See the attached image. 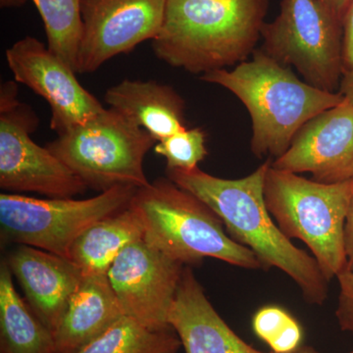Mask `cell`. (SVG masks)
<instances>
[{
  "label": "cell",
  "mask_w": 353,
  "mask_h": 353,
  "mask_svg": "<svg viewBox=\"0 0 353 353\" xmlns=\"http://www.w3.org/2000/svg\"><path fill=\"white\" fill-rule=\"evenodd\" d=\"M255 334L274 353H296L303 345V332L299 323L285 309L265 306L252 319Z\"/></svg>",
  "instance_id": "cell-22"
},
{
  "label": "cell",
  "mask_w": 353,
  "mask_h": 353,
  "mask_svg": "<svg viewBox=\"0 0 353 353\" xmlns=\"http://www.w3.org/2000/svg\"><path fill=\"white\" fill-rule=\"evenodd\" d=\"M205 141L201 128L183 129L158 141L154 152L166 159L167 169L192 170L208 155Z\"/></svg>",
  "instance_id": "cell-23"
},
{
  "label": "cell",
  "mask_w": 353,
  "mask_h": 353,
  "mask_svg": "<svg viewBox=\"0 0 353 353\" xmlns=\"http://www.w3.org/2000/svg\"><path fill=\"white\" fill-rule=\"evenodd\" d=\"M345 250L347 255V269H353V194L345 219Z\"/></svg>",
  "instance_id": "cell-26"
},
{
  "label": "cell",
  "mask_w": 353,
  "mask_h": 353,
  "mask_svg": "<svg viewBox=\"0 0 353 353\" xmlns=\"http://www.w3.org/2000/svg\"><path fill=\"white\" fill-rule=\"evenodd\" d=\"M166 0H81L77 73H92L157 36Z\"/></svg>",
  "instance_id": "cell-11"
},
{
  "label": "cell",
  "mask_w": 353,
  "mask_h": 353,
  "mask_svg": "<svg viewBox=\"0 0 353 353\" xmlns=\"http://www.w3.org/2000/svg\"><path fill=\"white\" fill-rule=\"evenodd\" d=\"M145 227L131 203L85 230L72 245L69 259L83 276L108 274L125 248L143 239Z\"/></svg>",
  "instance_id": "cell-18"
},
{
  "label": "cell",
  "mask_w": 353,
  "mask_h": 353,
  "mask_svg": "<svg viewBox=\"0 0 353 353\" xmlns=\"http://www.w3.org/2000/svg\"><path fill=\"white\" fill-rule=\"evenodd\" d=\"M340 283V296L336 319L343 332L353 334V269H345L338 276Z\"/></svg>",
  "instance_id": "cell-24"
},
{
  "label": "cell",
  "mask_w": 353,
  "mask_h": 353,
  "mask_svg": "<svg viewBox=\"0 0 353 353\" xmlns=\"http://www.w3.org/2000/svg\"><path fill=\"white\" fill-rule=\"evenodd\" d=\"M104 101L157 143L187 129L185 101L170 85L157 81L126 79L106 90Z\"/></svg>",
  "instance_id": "cell-16"
},
{
  "label": "cell",
  "mask_w": 353,
  "mask_h": 353,
  "mask_svg": "<svg viewBox=\"0 0 353 353\" xmlns=\"http://www.w3.org/2000/svg\"><path fill=\"white\" fill-rule=\"evenodd\" d=\"M6 58L14 80L48 102L50 129L58 136L103 110L101 101L79 83L76 72L38 39H19L7 48Z\"/></svg>",
  "instance_id": "cell-12"
},
{
  "label": "cell",
  "mask_w": 353,
  "mask_h": 353,
  "mask_svg": "<svg viewBox=\"0 0 353 353\" xmlns=\"http://www.w3.org/2000/svg\"><path fill=\"white\" fill-rule=\"evenodd\" d=\"M138 190L117 187L85 199L1 194L2 238L69 259L77 239L95 223L127 208Z\"/></svg>",
  "instance_id": "cell-7"
},
{
  "label": "cell",
  "mask_w": 353,
  "mask_h": 353,
  "mask_svg": "<svg viewBox=\"0 0 353 353\" xmlns=\"http://www.w3.org/2000/svg\"><path fill=\"white\" fill-rule=\"evenodd\" d=\"M34 314L54 334L83 274L73 261L19 245L6 259Z\"/></svg>",
  "instance_id": "cell-14"
},
{
  "label": "cell",
  "mask_w": 353,
  "mask_h": 353,
  "mask_svg": "<svg viewBox=\"0 0 353 353\" xmlns=\"http://www.w3.org/2000/svg\"><path fill=\"white\" fill-rule=\"evenodd\" d=\"M154 139L123 114L104 108L46 145L88 188L148 187L143 161Z\"/></svg>",
  "instance_id": "cell-6"
},
{
  "label": "cell",
  "mask_w": 353,
  "mask_h": 353,
  "mask_svg": "<svg viewBox=\"0 0 353 353\" xmlns=\"http://www.w3.org/2000/svg\"><path fill=\"white\" fill-rule=\"evenodd\" d=\"M268 6L269 0H166L152 50L196 75L240 64L256 50Z\"/></svg>",
  "instance_id": "cell-2"
},
{
  "label": "cell",
  "mask_w": 353,
  "mask_h": 353,
  "mask_svg": "<svg viewBox=\"0 0 353 353\" xmlns=\"http://www.w3.org/2000/svg\"><path fill=\"white\" fill-rule=\"evenodd\" d=\"M340 88L341 94L353 104V71L343 74Z\"/></svg>",
  "instance_id": "cell-28"
},
{
  "label": "cell",
  "mask_w": 353,
  "mask_h": 353,
  "mask_svg": "<svg viewBox=\"0 0 353 353\" xmlns=\"http://www.w3.org/2000/svg\"><path fill=\"white\" fill-rule=\"evenodd\" d=\"M272 166L292 173H311L317 182L352 180L353 104L345 97L338 105L309 120Z\"/></svg>",
  "instance_id": "cell-13"
},
{
  "label": "cell",
  "mask_w": 353,
  "mask_h": 353,
  "mask_svg": "<svg viewBox=\"0 0 353 353\" xmlns=\"http://www.w3.org/2000/svg\"><path fill=\"white\" fill-rule=\"evenodd\" d=\"M124 316L108 274L83 276L54 332L55 353H76Z\"/></svg>",
  "instance_id": "cell-17"
},
{
  "label": "cell",
  "mask_w": 353,
  "mask_h": 353,
  "mask_svg": "<svg viewBox=\"0 0 353 353\" xmlns=\"http://www.w3.org/2000/svg\"><path fill=\"white\" fill-rule=\"evenodd\" d=\"M183 269L141 239L118 255L108 277L124 315L154 331H174L169 314Z\"/></svg>",
  "instance_id": "cell-10"
},
{
  "label": "cell",
  "mask_w": 353,
  "mask_h": 353,
  "mask_svg": "<svg viewBox=\"0 0 353 353\" xmlns=\"http://www.w3.org/2000/svg\"><path fill=\"white\" fill-rule=\"evenodd\" d=\"M261 50L294 67L304 82L334 92L343 75V23L318 0H282L280 13L262 29Z\"/></svg>",
  "instance_id": "cell-8"
},
{
  "label": "cell",
  "mask_w": 353,
  "mask_h": 353,
  "mask_svg": "<svg viewBox=\"0 0 353 353\" xmlns=\"http://www.w3.org/2000/svg\"><path fill=\"white\" fill-rule=\"evenodd\" d=\"M181 347L175 331H154L124 315L76 353H176Z\"/></svg>",
  "instance_id": "cell-20"
},
{
  "label": "cell",
  "mask_w": 353,
  "mask_h": 353,
  "mask_svg": "<svg viewBox=\"0 0 353 353\" xmlns=\"http://www.w3.org/2000/svg\"><path fill=\"white\" fill-rule=\"evenodd\" d=\"M343 74L353 71V0L343 23Z\"/></svg>",
  "instance_id": "cell-25"
},
{
  "label": "cell",
  "mask_w": 353,
  "mask_h": 353,
  "mask_svg": "<svg viewBox=\"0 0 353 353\" xmlns=\"http://www.w3.org/2000/svg\"><path fill=\"white\" fill-rule=\"evenodd\" d=\"M352 194L353 179L317 182L272 163L265 176V202L276 224L290 240L308 246L328 281L347 269L345 225Z\"/></svg>",
  "instance_id": "cell-5"
},
{
  "label": "cell",
  "mask_w": 353,
  "mask_h": 353,
  "mask_svg": "<svg viewBox=\"0 0 353 353\" xmlns=\"http://www.w3.org/2000/svg\"><path fill=\"white\" fill-rule=\"evenodd\" d=\"M296 353H319L317 350H315L314 348L311 347H307V345H303ZM353 353V352H350Z\"/></svg>",
  "instance_id": "cell-30"
},
{
  "label": "cell",
  "mask_w": 353,
  "mask_h": 353,
  "mask_svg": "<svg viewBox=\"0 0 353 353\" xmlns=\"http://www.w3.org/2000/svg\"><path fill=\"white\" fill-rule=\"evenodd\" d=\"M16 81L0 88V188L53 199L82 194L88 185L48 148L34 143L39 118L18 99Z\"/></svg>",
  "instance_id": "cell-9"
},
{
  "label": "cell",
  "mask_w": 353,
  "mask_h": 353,
  "mask_svg": "<svg viewBox=\"0 0 353 353\" xmlns=\"http://www.w3.org/2000/svg\"><path fill=\"white\" fill-rule=\"evenodd\" d=\"M272 162L267 160L245 178L229 180L201 170L167 169V178L196 196L219 216L233 240L254 253L262 268L275 267L299 285L307 303L322 305L328 299L329 281L314 257L296 248L269 212L264 182Z\"/></svg>",
  "instance_id": "cell-1"
},
{
  "label": "cell",
  "mask_w": 353,
  "mask_h": 353,
  "mask_svg": "<svg viewBox=\"0 0 353 353\" xmlns=\"http://www.w3.org/2000/svg\"><path fill=\"white\" fill-rule=\"evenodd\" d=\"M32 2L43 19L48 48L76 72L82 34L81 0H32Z\"/></svg>",
  "instance_id": "cell-21"
},
{
  "label": "cell",
  "mask_w": 353,
  "mask_h": 353,
  "mask_svg": "<svg viewBox=\"0 0 353 353\" xmlns=\"http://www.w3.org/2000/svg\"><path fill=\"white\" fill-rule=\"evenodd\" d=\"M318 1L326 7L334 17L338 18L341 23H343L345 14H347L352 0H318Z\"/></svg>",
  "instance_id": "cell-27"
},
{
  "label": "cell",
  "mask_w": 353,
  "mask_h": 353,
  "mask_svg": "<svg viewBox=\"0 0 353 353\" xmlns=\"http://www.w3.org/2000/svg\"><path fill=\"white\" fill-rule=\"evenodd\" d=\"M233 70L221 69L201 76L236 95L252 121V150L257 157L278 158L290 146L296 132L316 115L334 108L345 97L312 87L263 50Z\"/></svg>",
  "instance_id": "cell-3"
},
{
  "label": "cell",
  "mask_w": 353,
  "mask_h": 353,
  "mask_svg": "<svg viewBox=\"0 0 353 353\" xmlns=\"http://www.w3.org/2000/svg\"><path fill=\"white\" fill-rule=\"evenodd\" d=\"M169 324L185 353H274L257 350L228 326L188 266L183 271Z\"/></svg>",
  "instance_id": "cell-15"
},
{
  "label": "cell",
  "mask_w": 353,
  "mask_h": 353,
  "mask_svg": "<svg viewBox=\"0 0 353 353\" xmlns=\"http://www.w3.org/2000/svg\"><path fill=\"white\" fill-rule=\"evenodd\" d=\"M28 0H0L1 8H19L27 3Z\"/></svg>",
  "instance_id": "cell-29"
},
{
  "label": "cell",
  "mask_w": 353,
  "mask_h": 353,
  "mask_svg": "<svg viewBox=\"0 0 353 353\" xmlns=\"http://www.w3.org/2000/svg\"><path fill=\"white\" fill-rule=\"evenodd\" d=\"M131 204L143 220V240L183 265L212 257L241 268H262L250 248L225 232L212 209L170 179L139 189Z\"/></svg>",
  "instance_id": "cell-4"
},
{
  "label": "cell",
  "mask_w": 353,
  "mask_h": 353,
  "mask_svg": "<svg viewBox=\"0 0 353 353\" xmlns=\"http://www.w3.org/2000/svg\"><path fill=\"white\" fill-rule=\"evenodd\" d=\"M6 260L0 265V353H55L54 334L18 294Z\"/></svg>",
  "instance_id": "cell-19"
}]
</instances>
